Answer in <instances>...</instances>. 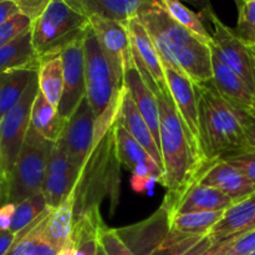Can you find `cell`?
<instances>
[{
	"instance_id": "15",
	"label": "cell",
	"mask_w": 255,
	"mask_h": 255,
	"mask_svg": "<svg viewBox=\"0 0 255 255\" xmlns=\"http://www.w3.org/2000/svg\"><path fill=\"white\" fill-rule=\"evenodd\" d=\"M199 183L218 189L234 202L255 193V186L241 171L218 158L208 162L202 169Z\"/></svg>"
},
{
	"instance_id": "28",
	"label": "cell",
	"mask_w": 255,
	"mask_h": 255,
	"mask_svg": "<svg viewBox=\"0 0 255 255\" xmlns=\"http://www.w3.org/2000/svg\"><path fill=\"white\" fill-rule=\"evenodd\" d=\"M74 203V192H71L69 197L50 213L49 221L45 228V237L49 243L56 249V252L61 251L72 239Z\"/></svg>"
},
{
	"instance_id": "55",
	"label": "cell",
	"mask_w": 255,
	"mask_h": 255,
	"mask_svg": "<svg viewBox=\"0 0 255 255\" xmlns=\"http://www.w3.org/2000/svg\"><path fill=\"white\" fill-rule=\"evenodd\" d=\"M254 55H255V54H254Z\"/></svg>"
},
{
	"instance_id": "13",
	"label": "cell",
	"mask_w": 255,
	"mask_h": 255,
	"mask_svg": "<svg viewBox=\"0 0 255 255\" xmlns=\"http://www.w3.org/2000/svg\"><path fill=\"white\" fill-rule=\"evenodd\" d=\"M79 172L72 167L61 138L57 139L47 162L42 194L50 209H56L69 197L79 178Z\"/></svg>"
},
{
	"instance_id": "39",
	"label": "cell",
	"mask_w": 255,
	"mask_h": 255,
	"mask_svg": "<svg viewBox=\"0 0 255 255\" xmlns=\"http://www.w3.org/2000/svg\"><path fill=\"white\" fill-rule=\"evenodd\" d=\"M17 6L19 11L35 21L45 11L52 0H11Z\"/></svg>"
},
{
	"instance_id": "30",
	"label": "cell",
	"mask_w": 255,
	"mask_h": 255,
	"mask_svg": "<svg viewBox=\"0 0 255 255\" xmlns=\"http://www.w3.org/2000/svg\"><path fill=\"white\" fill-rule=\"evenodd\" d=\"M216 243L209 234L188 236L169 231L167 238L149 255H199Z\"/></svg>"
},
{
	"instance_id": "3",
	"label": "cell",
	"mask_w": 255,
	"mask_h": 255,
	"mask_svg": "<svg viewBox=\"0 0 255 255\" xmlns=\"http://www.w3.org/2000/svg\"><path fill=\"white\" fill-rule=\"evenodd\" d=\"M194 85L198 102L199 147L206 162L246 151L244 109H238L224 99L212 81Z\"/></svg>"
},
{
	"instance_id": "24",
	"label": "cell",
	"mask_w": 255,
	"mask_h": 255,
	"mask_svg": "<svg viewBox=\"0 0 255 255\" xmlns=\"http://www.w3.org/2000/svg\"><path fill=\"white\" fill-rule=\"evenodd\" d=\"M114 133L116 139L117 157L121 166L131 172H133L138 166H146L152 174L158 177L161 183L163 173L158 164L152 158L151 154L117 121L114 124Z\"/></svg>"
},
{
	"instance_id": "27",
	"label": "cell",
	"mask_w": 255,
	"mask_h": 255,
	"mask_svg": "<svg viewBox=\"0 0 255 255\" xmlns=\"http://www.w3.org/2000/svg\"><path fill=\"white\" fill-rule=\"evenodd\" d=\"M65 125L66 121L60 116L56 107L52 106L39 90L32 105L30 127L45 139L55 143L61 136Z\"/></svg>"
},
{
	"instance_id": "48",
	"label": "cell",
	"mask_w": 255,
	"mask_h": 255,
	"mask_svg": "<svg viewBox=\"0 0 255 255\" xmlns=\"http://www.w3.org/2000/svg\"><path fill=\"white\" fill-rule=\"evenodd\" d=\"M1 197H2V178L0 176V207H1Z\"/></svg>"
},
{
	"instance_id": "12",
	"label": "cell",
	"mask_w": 255,
	"mask_h": 255,
	"mask_svg": "<svg viewBox=\"0 0 255 255\" xmlns=\"http://www.w3.org/2000/svg\"><path fill=\"white\" fill-rule=\"evenodd\" d=\"M95 117L86 96L66 121L60 138L72 167L80 173L94 147Z\"/></svg>"
},
{
	"instance_id": "54",
	"label": "cell",
	"mask_w": 255,
	"mask_h": 255,
	"mask_svg": "<svg viewBox=\"0 0 255 255\" xmlns=\"http://www.w3.org/2000/svg\"><path fill=\"white\" fill-rule=\"evenodd\" d=\"M246 152H247V151H246ZM252 152H255V151H252Z\"/></svg>"
},
{
	"instance_id": "2",
	"label": "cell",
	"mask_w": 255,
	"mask_h": 255,
	"mask_svg": "<svg viewBox=\"0 0 255 255\" xmlns=\"http://www.w3.org/2000/svg\"><path fill=\"white\" fill-rule=\"evenodd\" d=\"M137 17L151 36L162 65L183 72L194 84L213 79L209 44L174 21L161 0H143Z\"/></svg>"
},
{
	"instance_id": "25",
	"label": "cell",
	"mask_w": 255,
	"mask_h": 255,
	"mask_svg": "<svg viewBox=\"0 0 255 255\" xmlns=\"http://www.w3.org/2000/svg\"><path fill=\"white\" fill-rule=\"evenodd\" d=\"M37 79L40 92L57 109L64 92V64L61 51L50 52L39 57Z\"/></svg>"
},
{
	"instance_id": "20",
	"label": "cell",
	"mask_w": 255,
	"mask_h": 255,
	"mask_svg": "<svg viewBox=\"0 0 255 255\" xmlns=\"http://www.w3.org/2000/svg\"><path fill=\"white\" fill-rule=\"evenodd\" d=\"M125 86L128 90L129 95L133 99L137 109L139 110L143 119L146 120L149 129L153 133L157 144L161 148V139H159V129H161V120H159V107L153 91L147 86L146 81L138 69L132 61L127 65L125 72Z\"/></svg>"
},
{
	"instance_id": "31",
	"label": "cell",
	"mask_w": 255,
	"mask_h": 255,
	"mask_svg": "<svg viewBox=\"0 0 255 255\" xmlns=\"http://www.w3.org/2000/svg\"><path fill=\"white\" fill-rule=\"evenodd\" d=\"M105 226L101 213H90L74 222L72 239L74 255H97L100 248V231Z\"/></svg>"
},
{
	"instance_id": "18",
	"label": "cell",
	"mask_w": 255,
	"mask_h": 255,
	"mask_svg": "<svg viewBox=\"0 0 255 255\" xmlns=\"http://www.w3.org/2000/svg\"><path fill=\"white\" fill-rule=\"evenodd\" d=\"M117 122L124 126V128L151 154L152 158L156 161L161 168L162 173L164 176V167H163V158H162L161 148L157 144L154 139L153 133L149 129L146 120L141 115L139 110L137 109L133 99L129 95L128 90L125 86L124 92H122L121 102H120L119 114H117ZM163 178V177H162Z\"/></svg>"
},
{
	"instance_id": "4",
	"label": "cell",
	"mask_w": 255,
	"mask_h": 255,
	"mask_svg": "<svg viewBox=\"0 0 255 255\" xmlns=\"http://www.w3.org/2000/svg\"><path fill=\"white\" fill-rule=\"evenodd\" d=\"M121 167L112 126L101 141L92 147L72 189L74 222L90 213H101L105 201H110L111 216H114L120 203Z\"/></svg>"
},
{
	"instance_id": "7",
	"label": "cell",
	"mask_w": 255,
	"mask_h": 255,
	"mask_svg": "<svg viewBox=\"0 0 255 255\" xmlns=\"http://www.w3.org/2000/svg\"><path fill=\"white\" fill-rule=\"evenodd\" d=\"M89 26V19L64 0H52L31 25L32 45L37 56L60 51L65 45L82 36Z\"/></svg>"
},
{
	"instance_id": "34",
	"label": "cell",
	"mask_w": 255,
	"mask_h": 255,
	"mask_svg": "<svg viewBox=\"0 0 255 255\" xmlns=\"http://www.w3.org/2000/svg\"><path fill=\"white\" fill-rule=\"evenodd\" d=\"M47 209L50 208L47 207L46 199H45L42 192L20 202V203L16 204L10 232L14 234L19 233L20 231L34 223Z\"/></svg>"
},
{
	"instance_id": "14",
	"label": "cell",
	"mask_w": 255,
	"mask_h": 255,
	"mask_svg": "<svg viewBox=\"0 0 255 255\" xmlns=\"http://www.w3.org/2000/svg\"><path fill=\"white\" fill-rule=\"evenodd\" d=\"M169 231V216L163 204L147 221L124 229H116L120 238L136 255L151 254L167 238Z\"/></svg>"
},
{
	"instance_id": "42",
	"label": "cell",
	"mask_w": 255,
	"mask_h": 255,
	"mask_svg": "<svg viewBox=\"0 0 255 255\" xmlns=\"http://www.w3.org/2000/svg\"><path fill=\"white\" fill-rule=\"evenodd\" d=\"M159 182V178L157 176H136L133 174L131 178V187L137 193H146L149 189L153 188L154 184Z\"/></svg>"
},
{
	"instance_id": "49",
	"label": "cell",
	"mask_w": 255,
	"mask_h": 255,
	"mask_svg": "<svg viewBox=\"0 0 255 255\" xmlns=\"http://www.w3.org/2000/svg\"><path fill=\"white\" fill-rule=\"evenodd\" d=\"M246 1H248V0H236V2H237V5H238V7L241 6V5H243Z\"/></svg>"
},
{
	"instance_id": "19",
	"label": "cell",
	"mask_w": 255,
	"mask_h": 255,
	"mask_svg": "<svg viewBox=\"0 0 255 255\" xmlns=\"http://www.w3.org/2000/svg\"><path fill=\"white\" fill-rule=\"evenodd\" d=\"M212 52V70L213 79L211 80L222 96L238 109H249L255 105V95L249 90L246 82L222 61L213 40L209 44Z\"/></svg>"
},
{
	"instance_id": "44",
	"label": "cell",
	"mask_w": 255,
	"mask_h": 255,
	"mask_svg": "<svg viewBox=\"0 0 255 255\" xmlns=\"http://www.w3.org/2000/svg\"><path fill=\"white\" fill-rule=\"evenodd\" d=\"M239 236H241V234H239ZM239 236H234L231 237V238L223 239V241L216 242L211 248H208L206 252H203V253L199 255H227L228 252L231 251L232 247H233V244L236 243V241L238 239Z\"/></svg>"
},
{
	"instance_id": "47",
	"label": "cell",
	"mask_w": 255,
	"mask_h": 255,
	"mask_svg": "<svg viewBox=\"0 0 255 255\" xmlns=\"http://www.w3.org/2000/svg\"><path fill=\"white\" fill-rule=\"evenodd\" d=\"M182 1H186L188 4L193 5L196 9H198V12L201 15H206L208 12L214 11L213 7H212L211 0H182Z\"/></svg>"
},
{
	"instance_id": "50",
	"label": "cell",
	"mask_w": 255,
	"mask_h": 255,
	"mask_svg": "<svg viewBox=\"0 0 255 255\" xmlns=\"http://www.w3.org/2000/svg\"><path fill=\"white\" fill-rule=\"evenodd\" d=\"M97 255H106V253H105V252H104V249L101 248V246H100V248H99V253H97Z\"/></svg>"
},
{
	"instance_id": "10",
	"label": "cell",
	"mask_w": 255,
	"mask_h": 255,
	"mask_svg": "<svg viewBox=\"0 0 255 255\" xmlns=\"http://www.w3.org/2000/svg\"><path fill=\"white\" fill-rule=\"evenodd\" d=\"M90 25L111 69L112 76L120 90L125 89V72L132 61V46L127 25L101 16L89 17Z\"/></svg>"
},
{
	"instance_id": "1",
	"label": "cell",
	"mask_w": 255,
	"mask_h": 255,
	"mask_svg": "<svg viewBox=\"0 0 255 255\" xmlns=\"http://www.w3.org/2000/svg\"><path fill=\"white\" fill-rule=\"evenodd\" d=\"M132 57L147 86L153 91L159 107V139L163 158L164 176L161 184L167 189L164 204H171L199 178L206 162L199 144L184 125L168 86H159L138 55L132 50Z\"/></svg>"
},
{
	"instance_id": "52",
	"label": "cell",
	"mask_w": 255,
	"mask_h": 255,
	"mask_svg": "<svg viewBox=\"0 0 255 255\" xmlns=\"http://www.w3.org/2000/svg\"><path fill=\"white\" fill-rule=\"evenodd\" d=\"M249 255H255V252H253V253H251Z\"/></svg>"
},
{
	"instance_id": "46",
	"label": "cell",
	"mask_w": 255,
	"mask_h": 255,
	"mask_svg": "<svg viewBox=\"0 0 255 255\" xmlns=\"http://www.w3.org/2000/svg\"><path fill=\"white\" fill-rule=\"evenodd\" d=\"M15 238H16V234L11 233V232L0 233V255H5L7 253V251L11 248Z\"/></svg>"
},
{
	"instance_id": "9",
	"label": "cell",
	"mask_w": 255,
	"mask_h": 255,
	"mask_svg": "<svg viewBox=\"0 0 255 255\" xmlns=\"http://www.w3.org/2000/svg\"><path fill=\"white\" fill-rule=\"evenodd\" d=\"M212 25V37L222 61L231 67L255 95V55L252 47L237 35L234 29L221 21L216 12L201 15Z\"/></svg>"
},
{
	"instance_id": "32",
	"label": "cell",
	"mask_w": 255,
	"mask_h": 255,
	"mask_svg": "<svg viewBox=\"0 0 255 255\" xmlns=\"http://www.w3.org/2000/svg\"><path fill=\"white\" fill-rule=\"evenodd\" d=\"M226 211V209H224ZM224 211L179 214L169 219L171 231L188 236H207L223 217Z\"/></svg>"
},
{
	"instance_id": "45",
	"label": "cell",
	"mask_w": 255,
	"mask_h": 255,
	"mask_svg": "<svg viewBox=\"0 0 255 255\" xmlns=\"http://www.w3.org/2000/svg\"><path fill=\"white\" fill-rule=\"evenodd\" d=\"M17 12H20L19 9L11 0H5V1L0 2V26L6 22L10 17L16 15Z\"/></svg>"
},
{
	"instance_id": "16",
	"label": "cell",
	"mask_w": 255,
	"mask_h": 255,
	"mask_svg": "<svg viewBox=\"0 0 255 255\" xmlns=\"http://www.w3.org/2000/svg\"><path fill=\"white\" fill-rule=\"evenodd\" d=\"M234 201L219 192L218 189L199 183L198 179L171 204H163L168 212L169 219L179 214L197 213V212L224 211Z\"/></svg>"
},
{
	"instance_id": "37",
	"label": "cell",
	"mask_w": 255,
	"mask_h": 255,
	"mask_svg": "<svg viewBox=\"0 0 255 255\" xmlns=\"http://www.w3.org/2000/svg\"><path fill=\"white\" fill-rule=\"evenodd\" d=\"M99 242L106 255H136L120 238L116 229L109 228L106 224L100 231Z\"/></svg>"
},
{
	"instance_id": "5",
	"label": "cell",
	"mask_w": 255,
	"mask_h": 255,
	"mask_svg": "<svg viewBox=\"0 0 255 255\" xmlns=\"http://www.w3.org/2000/svg\"><path fill=\"white\" fill-rule=\"evenodd\" d=\"M84 52L86 99L95 117V146L116 122L125 89L117 87L91 25L84 34Z\"/></svg>"
},
{
	"instance_id": "53",
	"label": "cell",
	"mask_w": 255,
	"mask_h": 255,
	"mask_svg": "<svg viewBox=\"0 0 255 255\" xmlns=\"http://www.w3.org/2000/svg\"><path fill=\"white\" fill-rule=\"evenodd\" d=\"M1 1H5V0H0V2H1Z\"/></svg>"
},
{
	"instance_id": "51",
	"label": "cell",
	"mask_w": 255,
	"mask_h": 255,
	"mask_svg": "<svg viewBox=\"0 0 255 255\" xmlns=\"http://www.w3.org/2000/svg\"><path fill=\"white\" fill-rule=\"evenodd\" d=\"M252 50H253V52H254V54H255V44L254 45H252Z\"/></svg>"
},
{
	"instance_id": "38",
	"label": "cell",
	"mask_w": 255,
	"mask_h": 255,
	"mask_svg": "<svg viewBox=\"0 0 255 255\" xmlns=\"http://www.w3.org/2000/svg\"><path fill=\"white\" fill-rule=\"evenodd\" d=\"M221 159L236 167L255 186V152L247 151L242 153L229 154Z\"/></svg>"
},
{
	"instance_id": "17",
	"label": "cell",
	"mask_w": 255,
	"mask_h": 255,
	"mask_svg": "<svg viewBox=\"0 0 255 255\" xmlns=\"http://www.w3.org/2000/svg\"><path fill=\"white\" fill-rule=\"evenodd\" d=\"M163 69L167 85L169 87V92H171L174 105H176L184 125L199 144L198 102H197L196 85L186 74L177 71L168 65H163Z\"/></svg>"
},
{
	"instance_id": "29",
	"label": "cell",
	"mask_w": 255,
	"mask_h": 255,
	"mask_svg": "<svg viewBox=\"0 0 255 255\" xmlns=\"http://www.w3.org/2000/svg\"><path fill=\"white\" fill-rule=\"evenodd\" d=\"M37 69H14L0 74V120L16 106Z\"/></svg>"
},
{
	"instance_id": "23",
	"label": "cell",
	"mask_w": 255,
	"mask_h": 255,
	"mask_svg": "<svg viewBox=\"0 0 255 255\" xmlns=\"http://www.w3.org/2000/svg\"><path fill=\"white\" fill-rule=\"evenodd\" d=\"M128 29L129 40H131L132 50L136 52L149 71L151 76L153 77L154 82L159 86H168L167 85L166 75H164L163 65H162L161 57L158 51L152 41L151 36L147 30L139 21L137 16L132 17L126 22Z\"/></svg>"
},
{
	"instance_id": "6",
	"label": "cell",
	"mask_w": 255,
	"mask_h": 255,
	"mask_svg": "<svg viewBox=\"0 0 255 255\" xmlns=\"http://www.w3.org/2000/svg\"><path fill=\"white\" fill-rule=\"evenodd\" d=\"M52 147L54 142L47 141L29 127L16 163L9 178L2 182L1 206L17 204L41 193Z\"/></svg>"
},
{
	"instance_id": "21",
	"label": "cell",
	"mask_w": 255,
	"mask_h": 255,
	"mask_svg": "<svg viewBox=\"0 0 255 255\" xmlns=\"http://www.w3.org/2000/svg\"><path fill=\"white\" fill-rule=\"evenodd\" d=\"M255 221V193L234 202L224 211L221 221L212 228L209 236L214 242L239 236L252 228Z\"/></svg>"
},
{
	"instance_id": "26",
	"label": "cell",
	"mask_w": 255,
	"mask_h": 255,
	"mask_svg": "<svg viewBox=\"0 0 255 255\" xmlns=\"http://www.w3.org/2000/svg\"><path fill=\"white\" fill-rule=\"evenodd\" d=\"M39 56L32 45L31 27L0 47V74L14 69H37Z\"/></svg>"
},
{
	"instance_id": "11",
	"label": "cell",
	"mask_w": 255,
	"mask_h": 255,
	"mask_svg": "<svg viewBox=\"0 0 255 255\" xmlns=\"http://www.w3.org/2000/svg\"><path fill=\"white\" fill-rule=\"evenodd\" d=\"M60 51L64 64V92L57 111L67 121L86 96L84 35L65 45Z\"/></svg>"
},
{
	"instance_id": "8",
	"label": "cell",
	"mask_w": 255,
	"mask_h": 255,
	"mask_svg": "<svg viewBox=\"0 0 255 255\" xmlns=\"http://www.w3.org/2000/svg\"><path fill=\"white\" fill-rule=\"evenodd\" d=\"M37 92L39 79L36 74L32 77L19 104L0 120V176L2 182L9 178L16 163L17 156L29 131L32 105Z\"/></svg>"
},
{
	"instance_id": "36",
	"label": "cell",
	"mask_w": 255,
	"mask_h": 255,
	"mask_svg": "<svg viewBox=\"0 0 255 255\" xmlns=\"http://www.w3.org/2000/svg\"><path fill=\"white\" fill-rule=\"evenodd\" d=\"M32 21L27 16H25L21 12H17L12 17H10L6 22L0 26V47L5 46L16 39L19 35L29 30L31 27Z\"/></svg>"
},
{
	"instance_id": "33",
	"label": "cell",
	"mask_w": 255,
	"mask_h": 255,
	"mask_svg": "<svg viewBox=\"0 0 255 255\" xmlns=\"http://www.w3.org/2000/svg\"><path fill=\"white\" fill-rule=\"evenodd\" d=\"M161 1L174 21L193 32L196 36L206 41L207 44H211L213 37L204 26L203 19L199 12H194L193 10L189 9L182 2V0H161Z\"/></svg>"
},
{
	"instance_id": "35",
	"label": "cell",
	"mask_w": 255,
	"mask_h": 255,
	"mask_svg": "<svg viewBox=\"0 0 255 255\" xmlns=\"http://www.w3.org/2000/svg\"><path fill=\"white\" fill-rule=\"evenodd\" d=\"M239 15L234 31L249 46L255 44V0H248L238 7Z\"/></svg>"
},
{
	"instance_id": "43",
	"label": "cell",
	"mask_w": 255,
	"mask_h": 255,
	"mask_svg": "<svg viewBox=\"0 0 255 255\" xmlns=\"http://www.w3.org/2000/svg\"><path fill=\"white\" fill-rule=\"evenodd\" d=\"M15 209H16L15 203H6L0 207V233L10 232Z\"/></svg>"
},
{
	"instance_id": "22",
	"label": "cell",
	"mask_w": 255,
	"mask_h": 255,
	"mask_svg": "<svg viewBox=\"0 0 255 255\" xmlns=\"http://www.w3.org/2000/svg\"><path fill=\"white\" fill-rule=\"evenodd\" d=\"M72 9L87 19L101 16L126 24L137 16L143 0H64Z\"/></svg>"
},
{
	"instance_id": "40",
	"label": "cell",
	"mask_w": 255,
	"mask_h": 255,
	"mask_svg": "<svg viewBox=\"0 0 255 255\" xmlns=\"http://www.w3.org/2000/svg\"><path fill=\"white\" fill-rule=\"evenodd\" d=\"M255 252V228L241 234L227 255H249Z\"/></svg>"
},
{
	"instance_id": "41",
	"label": "cell",
	"mask_w": 255,
	"mask_h": 255,
	"mask_svg": "<svg viewBox=\"0 0 255 255\" xmlns=\"http://www.w3.org/2000/svg\"><path fill=\"white\" fill-rule=\"evenodd\" d=\"M243 125L247 141L246 151H255V105L249 109H244Z\"/></svg>"
}]
</instances>
